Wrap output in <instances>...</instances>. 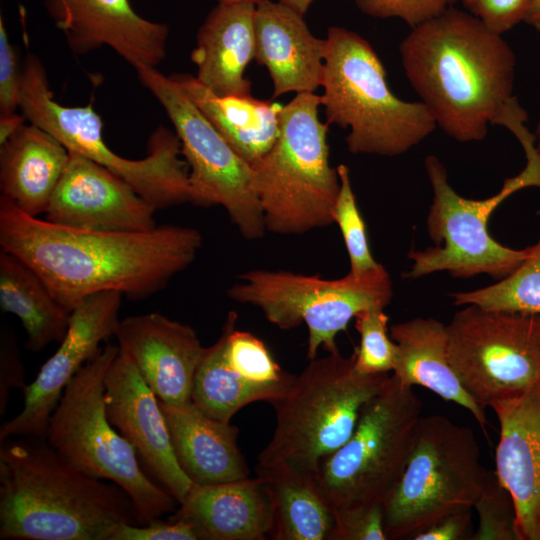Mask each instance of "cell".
Masks as SVG:
<instances>
[{"instance_id": "7bdbcfd3", "label": "cell", "mask_w": 540, "mask_h": 540, "mask_svg": "<svg viewBox=\"0 0 540 540\" xmlns=\"http://www.w3.org/2000/svg\"><path fill=\"white\" fill-rule=\"evenodd\" d=\"M524 22L540 32V0H533Z\"/></svg>"}, {"instance_id": "f1b7e54d", "label": "cell", "mask_w": 540, "mask_h": 540, "mask_svg": "<svg viewBox=\"0 0 540 540\" xmlns=\"http://www.w3.org/2000/svg\"><path fill=\"white\" fill-rule=\"evenodd\" d=\"M0 306L18 317L26 332V349L41 351L60 342L67 332L70 312L53 296L40 276L15 255L0 252Z\"/></svg>"}, {"instance_id": "603a6c76", "label": "cell", "mask_w": 540, "mask_h": 540, "mask_svg": "<svg viewBox=\"0 0 540 540\" xmlns=\"http://www.w3.org/2000/svg\"><path fill=\"white\" fill-rule=\"evenodd\" d=\"M171 519L194 529L198 540H263L273 527V503L267 480L244 478L196 485Z\"/></svg>"}, {"instance_id": "836d02e7", "label": "cell", "mask_w": 540, "mask_h": 540, "mask_svg": "<svg viewBox=\"0 0 540 540\" xmlns=\"http://www.w3.org/2000/svg\"><path fill=\"white\" fill-rule=\"evenodd\" d=\"M360 345L354 351V367L362 374L392 372L398 347L388 335V316L384 309H368L355 316Z\"/></svg>"}, {"instance_id": "ab89813d", "label": "cell", "mask_w": 540, "mask_h": 540, "mask_svg": "<svg viewBox=\"0 0 540 540\" xmlns=\"http://www.w3.org/2000/svg\"><path fill=\"white\" fill-rule=\"evenodd\" d=\"M0 350V415L5 412L9 391L13 388H25L24 369L20 352L13 332L8 327L2 328Z\"/></svg>"}, {"instance_id": "4dcf8cb0", "label": "cell", "mask_w": 540, "mask_h": 540, "mask_svg": "<svg viewBox=\"0 0 540 540\" xmlns=\"http://www.w3.org/2000/svg\"><path fill=\"white\" fill-rule=\"evenodd\" d=\"M456 306L477 305L489 310L540 315V237L508 276L495 284L449 295Z\"/></svg>"}, {"instance_id": "ffe728a7", "label": "cell", "mask_w": 540, "mask_h": 540, "mask_svg": "<svg viewBox=\"0 0 540 540\" xmlns=\"http://www.w3.org/2000/svg\"><path fill=\"white\" fill-rule=\"evenodd\" d=\"M115 337L160 401H192L195 374L206 349L192 327L151 312L121 319Z\"/></svg>"}, {"instance_id": "277c9868", "label": "cell", "mask_w": 540, "mask_h": 540, "mask_svg": "<svg viewBox=\"0 0 540 540\" xmlns=\"http://www.w3.org/2000/svg\"><path fill=\"white\" fill-rule=\"evenodd\" d=\"M354 354L339 351L309 360L288 392L272 403L273 435L257 458V475L281 470L315 474L320 463L352 435L363 406L388 373L362 374Z\"/></svg>"}, {"instance_id": "83f0119b", "label": "cell", "mask_w": 540, "mask_h": 540, "mask_svg": "<svg viewBox=\"0 0 540 540\" xmlns=\"http://www.w3.org/2000/svg\"><path fill=\"white\" fill-rule=\"evenodd\" d=\"M170 77L247 164L254 165L272 148L282 106L252 95H216L190 74Z\"/></svg>"}, {"instance_id": "484cf974", "label": "cell", "mask_w": 540, "mask_h": 540, "mask_svg": "<svg viewBox=\"0 0 540 540\" xmlns=\"http://www.w3.org/2000/svg\"><path fill=\"white\" fill-rule=\"evenodd\" d=\"M390 337L398 352L392 374L405 386L427 388L445 401L467 409L488 438V419L482 407L462 386L450 364L446 326L434 318H413L393 324Z\"/></svg>"}, {"instance_id": "ac0fdd59", "label": "cell", "mask_w": 540, "mask_h": 540, "mask_svg": "<svg viewBox=\"0 0 540 540\" xmlns=\"http://www.w3.org/2000/svg\"><path fill=\"white\" fill-rule=\"evenodd\" d=\"M104 400L110 423L161 486L181 503L194 483L176 460L159 399L124 351H119L106 374Z\"/></svg>"}, {"instance_id": "1f68e13d", "label": "cell", "mask_w": 540, "mask_h": 540, "mask_svg": "<svg viewBox=\"0 0 540 540\" xmlns=\"http://www.w3.org/2000/svg\"><path fill=\"white\" fill-rule=\"evenodd\" d=\"M337 172L340 179V191L335 203L333 221L341 231L349 257L353 275H362L375 268L378 263L370 251L365 222L356 203L352 189L350 171L345 164H339Z\"/></svg>"}, {"instance_id": "4316f807", "label": "cell", "mask_w": 540, "mask_h": 540, "mask_svg": "<svg viewBox=\"0 0 540 540\" xmlns=\"http://www.w3.org/2000/svg\"><path fill=\"white\" fill-rule=\"evenodd\" d=\"M68 158L69 151L52 135L22 123L0 144L1 196L28 215L45 214Z\"/></svg>"}, {"instance_id": "60d3db41", "label": "cell", "mask_w": 540, "mask_h": 540, "mask_svg": "<svg viewBox=\"0 0 540 540\" xmlns=\"http://www.w3.org/2000/svg\"><path fill=\"white\" fill-rule=\"evenodd\" d=\"M472 509L464 508L449 513L423 530L411 539L413 540H464L471 539Z\"/></svg>"}, {"instance_id": "5bb4252c", "label": "cell", "mask_w": 540, "mask_h": 540, "mask_svg": "<svg viewBox=\"0 0 540 540\" xmlns=\"http://www.w3.org/2000/svg\"><path fill=\"white\" fill-rule=\"evenodd\" d=\"M141 84L158 100L174 126L189 169L196 206H222L248 240L266 232L262 209L253 188V172L224 140L195 103L170 77L156 68H140Z\"/></svg>"}, {"instance_id": "ba28073f", "label": "cell", "mask_w": 540, "mask_h": 540, "mask_svg": "<svg viewBox=\"0 0 540 540\" xmlns=\"http://www.w3.org/2000/svg\"><path fill=\"white\" fill-rule=\"evenodd\" d=\"M19 109L23 117L48 132L68 151L78 153L115 173L156 210L192 203L189 169L181 159V143L171 130L159 126L148 140L142 159L124 158L102 136L103 123L91 104L64 106L49 88L46 70L30 54L22 69Z\"/></svg>"}, {"instance_id": "e0dca14e", "label": "cell", "mask_w": 540, "mask_h": 540, "mask_svg": "<svg viewBox=\"0 0 540 540\" xmlns=\"http://www.w3.org/2000/svg\"><path fill=\"white\" fill-rule=\"evenodd\" d=\"M156 209L106 167L69 151L46 220L89 231L144 232L157 227Z\"/></svg>"}, {"instance_id": "9c48e42d", "label": "cell", "mask_w": 540, "mask_h": 540, "mask_svg": "<svg viewBox=\"0 0 540 540\" xmlns=\"http://www.w3.org/2000/svg\"><path fill=\"white\" fill-rule=\"evenodd\" d=\"M526 155V166L516 176L505 179L494 195L480 200L459 195L449 184L447 171L434 155L425 159V169L433 189V201L427 217V231L434 247L411 250L412 260L405 278L417 279L446 271L454 278L487 274L502 279L512 273L528 256L529 247L513 249L499 243L489 233L488 223L496 208L513 193L540 188V154L534 134L519 139Z\"/></svg>"}, {"instance_id": "9a60e30c", "label": "cell", "mask_w": 540, "mask_h": 540, "mask_svg": "<svg viewBox=\"0 0 540 540\" xmlns=\"http://www.w3.org/2000/svg\"><path fill=\"white\" fill-rule=\"evenodd\" d=\"M237 320L230 311L219 339L205 349L192 392L200 410L224 422L250 403L279 400L295 378L280 367L262 340L237 329Z\"/></svg>"}, {"instance_id": "30bf717a", "label": "cell", "mask_w": 540, "mask_h": 540, "mask_svg": "<svg viewBox=\"0 0 540 540\" xmlns=\"http://www.w3.org/2000/svg\"><path fill=\"white\" fill-rule=\"evenodd\" d=\"M488 470L474 431L422 416L403 472L383 503L388 539H411L439 518L473 508Z\"/></svg>"}, {"instance_id": "b9f144b4", "label": "cell", "mask_w": 540, "mask_h": 540, "mask_svg": "<svg viewBox=\"0 0 540 540\" xmlns=\"http://www.w3.org/2000/svg\"><path fill=\"white\" fill-rule=\"evenodd\" d=\"M26 121V119L17 114L9 116H0V144L5 142L12 133Z\"/></svg>"}, {"instance_id": "f546056e", "label": "cell", "mask_w": 540, "mask_h": 540, "mask_svg": "<svg viewBox=\"0 0 540 540\" xmlns=\"http://www.w3.org/2000/svg\"><path fill=\"white\" fill-rule=\"evenodd\" d=\"M269 485L273 503L274 540H329L334 507L315 474L281 470L259 475Z\"/></svg>"}, {"instance_id": "8fae6325", "label": "cell", "mask_w": 540, "mask_h": 540, "mask_svg": "<svg viewBox=\"0 0 540 540\" xmlns=\"http://www.w3.org/2000/svg\"><path fill=\"white\" fill-rule=\"evenodd\" d=\"M392 294V280L382 264L362 275L348 272L339 279L253 269L227 290L230 299L259 308L280 329L305 323L308 360L316 358L320 347L327 353L338 351L336 336L350 320L364 310L384 309Z\"/></svg>"}, {"instance_id": "8992f818", "label": "cell", "mask_w": 540, "mask_h": 540, "mask_svg": "<svg viewBox=\"0 0 540 540\" xmlns=\"http://www.w3.org/2000/svg\"><path fill=\"white\" fill-rule=\"evenodd\" d=\"M320 106L315 93L296 94L282 106L277 140L251 166L266 231L301 235L334 223L340 179L330 165Z\"/></svg>"}, {"instance_id": "5b68a950", "label": "cell", "mask_w": 540, "mask_h": 540, "mask_svg": "<svg viewBox=\"0 0 540 540\" xmlns=\"http://www.w3.org/2000/svg\"><path fill=\"white\" fill-rule=\"evenodd\" d=\"M321 106L327 124L349 128L353 154L398 156L423 141L436 122L421 101L390 90L385 68L371 44L343 27L327 32Z\"/></svg>"}, {"instance_id": "3957f363", "label": "cell", "mask_w": 540, "mask_h": 540, "mask_svg": "<svg viewBox=\"0 0 540 540\" xmlns=\"http://www.w3.org/2000/svg\"><path fill=\"white\" fill-rule=\"evenodd\" d=\"M123 523L140 525L116 484L85 474L47 443L1 444V540H110Z\"/></svg>"}, {"instance_id": "4fadbf2b", "label": "cell", "mask_w": 540, "mask_h": 540, "mask_svg": "<svg viewBox=\"0 0 540 540\" xmlns=\"http://www.w3.org/2000/svg\"><path fill=\"white\" fill-rule=\"evenodd\" d=\"M465 306L446 326L448 358L466 391L492 408L540 378V315Z\"/></svg>"}, {"instance_id": "d6a6232c", "label": "cell", "mask_w": 540, "mask_h": 540, "mask_svg": "<svg viewBox=\"0 0 540 540\" xmlns=\"http://www.w3.org/2000/svg\"><path fill=\"white\" fill-rule=\"evenodd\" d=\"M473 508L479 523L471 540H519L513 497L495 470H488Z\"/></svg>"}, {"instance_id": "d6986e66", "label": "cell", "mask_w": 540, "mask_h": 540, "mask_svg": "<svg viewBox=\"0 0 540 540\" xmlns=\"http://www.w3.org/2000/svg\"><path fill=\"white\" fill-rule=\"evenodd\" d=\"M44 5L76 54L108 46L136 71L156 68L166 58L169 27L139 15L130 0H45Z\"/></svg>"}, {"instance_id": "2e32d148", "label": "cell", "mask_w": 540, "mask_h": 540, "mask_svg": "<svg viewBox=\"0 0 540 540\" xmlns=\"http://www.w3.org/2000/svg\"><path fill=\"white\" fill-rule=\"evenodd\" d=\"M122 296L117 291L97 293L70 312L69 326L58 349L23 389L22 411L1 426V442L16 436L46 435L50 417L71 379L102 349L103 341L115 336Z\"/></svg>"}, {"instance_id": "f6af8a7d", "label": "cell", "mask_w": 540, "mask_h": 540, "mask_svg": "<svg viewBox=\"0 0 540 540\" xmlns=\"http://www.w3.org/2000/svg\"><path fill=\"white\" fill-rule=\"evenodd\" d=\"M534 136H535V146H536V149H537L538 153L540 154V117H539V120H538V123H537V126H536Z\"/></svg>"}, {"instance_id": "8d00e7d4", "label": "cell", "mask_w": 540, "mask_h": 540, "mask_svg": "<svg viewBox=\"0 0 540 540\" xmlns=\"http://www.w3.org/2000/svg\"><path fill=\"white\" fill-rule=\"evenodd\" d=\"M533 0H461L463 6L490 30L503 35L521 21Z\"/></svg>"}, {"instance_id": "bcb514c9", "label": "cell", "mask_w": 540, "mask_h": 540, "mask_svg": "<svg viewBox=\"0 0 540 540\" xmlns=\"http://www.w3.org/2000/svg\"><path fill=\"white\" fill-rule=\"evenodd\" d=\"M264 0H218V2H251L254 4H258L259 2H262Z\"/></svg>"}, {"instance_id": "d590c367", "label": "cell", "mask_w": 540, "mask_h": 540, "mask_svg": "<svg viewBox=\"0 0 540 540\" xmlns=\"http://www.w3.org/2000/svg\"><path fill=\"white\" fill-rule=\"evenodd\" d=\"M365 14L386 19L399 18L411 28L428 21L458 0H354Z\"/></svg>"}, {"instance_id": "e575fe53", "label": "cell", "mask_w": 540, "mask_h": 540, "mask_svg": "<svg viewBox=\"0 0 540 540\" xmlns=\"http://www.w3.org/2000/svg\"><path fill=\"white\" fill-rule=\"evenodd\" d=\"M329 540H388L381 502L334 507Z\"/></svg>"}, {"instance_id": "7c38bea8", "label": "cell", "mask_w": 540, "mask_h": 540, "mask_svg": "<svg viewBox=\"0 0 540 540\" xmlns=\"http://www.w3.org/2000/svg\"><path fill=\"white\" fill-rule=\"evenodd\" d=\"M413 387L392 374L362 408L350 438L316 473L333 507L384 503L400 478L422 417Z\"/></svg>"}, {"instance_id": "ee69618b", "label": "cell", "mask_w": 540, "mask_h": 540, "mask_svg": "<svg viewBox=\"0 0 540 540\" xmlns=\"http://www.w3.org/2000/svg\"><path fill=\"white\" fill-rule=\"evenodd\" d=\"M304 15L314 0H278Z\"/></svg>"}, {"instance_id": "f35d334b", "label": "cell", "mask_w": 540, "mask_h": 540, "mask_svg": "<svg viewBox=\"0 0 540 540\" xmlns=\"http://www.w3.org/2000/svg\"><path fill=\"white\" fill-rule=\"evenodd\" d=\"M110 540H198L192 526L181 519L153 520L145 525L123 523Z\"/></svg>"}, {"instance_id": "7a4b0ae2", "label": "cell", "mask_w": 540, "mask_h": 540, "mask_svg": "<svg viewBox=\"0 0 540 540\" xmlns=\"http://www.w3.org/2000/svg\"><path fill=\"white\" fill-rule=\"evenodd\" d=\"M399 52L436 125L459 142L483 140L515 97L513 50L467 11L450 7L413 27Z\"/></svg>"}, {"instance_id": "52a82bcc", "label": "cell", "mask_w": 540, "mask_h": 540, "mask_svg": "<svg viewBox=\"0 0 540 540\" xmlns=\"http://www.w3.org/2000/svg\"><path fill=\"white\" fill-rule=\"evenodd\" d=\"M119 351L109 343L80 368L54 409L45 437L77 469L120 487L145 525L173 512L179 503L145 474L136 450L107 417L105 377Z\"/></svg>"}, {"instance_id": "44dd1931", "label": "cell", "mask_w": 540, "mask_h": 540, "mask_svg": "<svg viewBox=\"0 0 540 540\" xmlns=\"http://www.w3.org/2000/svg\"><path fill=\"white\" fill-rule=\"evenodd\" d=\"M492 409L500 425L495 471L513 497L519 540H539L540 378Z\"/></svg>"}, {"instance_id": "7402d4cb", "label": "cell", "mask_w": 540, "mask_h": 540, "mask_svg": "<svg viewBox=\"0 0 540 540\" xmlns=\"http://www.w3.org/2000/svg\"><path fill=\"white\" fill-rule=\"evenodd\" d=\"M255 60L273 83V97L315 93L322 87L326 40L315 37L303 15L277 1L255 9Z\"/></svg>"}, {"instance_id": "cb8c5ba5", "label": "cell", "mask_w": 540, "mask_h": 540, "mask_svg": "<svg viewBox=\"0 0 540 540\" xmlns=\"http://www.w3.org/2000/svg\"><path fill=\"white\" fill-rule=\"evenodd\" d=\"M255 9L251 2H218L197 31L195 78L216 95H251L244 73L255 58Z\"/></svg>"}, {"instance_id": "7dc6e473", "label": "cell", "mask_w": 540, "mask_h": 540, "mask_svg": "<svg viewBox=\"0 0 540 540\" xmlns=\"http://www.w3.org/2000/svg\"><path fill=\"white\" fill-rule=\"evenodd\" d=\"M539 540H540V525H539Z\"/></svg>"}, {"instance_id": "d4e9b609", "label": "cell", "mask_w": 540, "mask_h": 540, "mask_svg": "<svg viewBox=\"0 0 540 540\" xmlns=\"http://www.w3.org/2000/svg\"><path fill=\"white\" fill-rule=\"evenodd\" d=\"M176 460L196 485H212L249 477L238 443V428L212 418L192 401L170 405L160 401Z\"/></svg>"}, {"instance_id": "74e56055", "label": "cell", "mask_w": 540, "mask_h": 540, "mask_svg": "<svg viewBox=\"0 0 540 540\" xmlns=\"http://www.w3.org/2000/svg\"><path fill=\"white\" fill-rule=\"evenodd\" d=\"M22 70L18 68L14 46L8 39L3 17H0V116L16 114L20 104Z\"/></svg>"}, {"instance_id": "6da1fadb", "label": "cell", "mask_w": 540, "mask_h": 540, "mask_svg": "<svg viewBox=\"0 0 540 540\" xmlns=\"http://www.w3.org/2000/svg\"><path fill=\"white\" fill-rule=\"evenodd\" d=\"M199 230L161 225L144 232L89 231L28 215L0 196V247L30 266L69 312L87 297L117 291L148 298L188 268Z\"/></svg>"}]
</instances>
